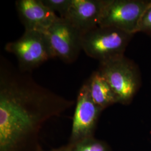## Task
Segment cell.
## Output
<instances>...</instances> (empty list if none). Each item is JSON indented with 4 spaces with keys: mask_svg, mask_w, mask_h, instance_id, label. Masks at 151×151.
<instances>
[{
    "mask_svg": "<svg viewBox=\"0 0 151 151\" xmlns=\"http://www.w3.org/2000/svg\"><path fill=\"white\" fill-rule=\"evenodd\" d=\"M73 104L1 60L0 151H40L37 139L43 125Z\"/></svg>",
    "mask_w": 151,
    "mask_h": 151,
    "instance_id": "obj_1",
    "label": "cell"
},
{
    "mask_svg": "<svg viewBox=\"0 0 151 151\" xmlns=\"http://www.w3.org/2000/svg\"><path fill=\"white\" fill-rule=\"evenodd\" d=\"M133 37L115 27L98 26L82 34V49L90 57L106 62L124 56Z\"/></svg>",
    "mask_w": 151,
    "mask_h": 151,
    "instance_id": "obj_2",
    "label": "cell"
},
{
    "mask_svg": "<svg viewBox=\"0 0 151 151\" xmlns=\"http://www.w3.org/2000/svg\"><path fill=\"white\" fill-rule=\"evenodd\" d=\"M98 70L111 87L119 103L129 104L140 88L139 70L133 60L124 55L100 63Z\"/></svg>",
    "mask_w": 151,
    "mask_h": 151,
    "instance_id": "obj_3",
    "label": "cell"
},
{
    "mask_svg": "<svg viewBox=\"0 0 151 151\" xmlns=\"http://www.w3.org/2000/svg\"><path fill=\"white\" fill-rule=\"evenodd\" d=\"M5 49L15 55L22 72L29 73L54 58L46 33L38 31L25 30L19 39L6 44Z\"/></svg>",
    "mask_w": 151,
    "mask_h": 151,
    "instance_id": "obj_4",
    "label": "cell"
},
{
    "mask_svg": "<svg viewBox=\"0 0 151 151\" xmlns=\"http://www.w3.org/2000/svg\"><path fill=\"white\" fill-rule=\"evenodd\" d=\"M151 1L109 0L99 22L100 27H115L134 35Z\"/></svg>",
    "mask_w": 151,
    "mask_h": 151,
    "instance_id": "obj_5",
    "label": "cell"
},
{
    "mask_svg": "<svg viewBox=\"0 0 151 151\" xmlns=\"http://www.w3.org/2000/svg\"><path fill=\"white\" fill-rule=\"evenodd\" d=\"M54 57L73 62L82 49V33L66 19L59 17L45 32Z\"/></svg>",
    "mask_w": 151,
    "mask_h": 151,
    "instance_id": "obj_6",
    "label": "cell"
},
{
    "mask_svg": "<svg viewBox=\"0 0 151 151\" xmlns=\"http://www.w3.org/2000/svg\"><path fill=\"white\" fill-rule=\"evenodd\" d=\"M103 110L93 101L86 81L78 93L70 144L93 137L97 120Z\"/></svg>",
    "mask_w": 151,
    "mask_h": 151,
    "instance_id": "obj_7",
    "label": "cell"
},
{
    "mask_svg": "<svg viewBox=\"0 0 151 151\" xmlns=\"http://www.w3.org/2000/svg\"><path fill=\"white\" fill-rule=\"evenodd\" d=\"M109 0H72L63 19L77 28L82 34L99 25Z\"/></svg>",
    "mask_w": 151,
    "mask_h": 151,
    "instance_id": "obj_8",
    "label": "cell"
},
{
    "mask_svg": "<svg viewBox=\"0 0 151 151\" xmlns=\"http://www.w3.org/2000/svg\"><path fill=\"white\" fill-rule=\"evenodd\" d=\"M16 7L25 30L46 32L59 17L42 0H19Z\"/></svg>",
    "mask_w": 151,
    "mask_h": 151,
    "instance_id": "obj_9",
    "label": "cell"
},
{
    "mask_svg": "<svg viewBox=\"0 0 151 151\" xmlns=\"http://www.w3.org/2000/svg\"><path fill=\"white\" fill-rule=\"evenodd\" d=\"M87 82L93 101L103 110L118 103L111 87L99 70L94 71Z\"/></svg>",
    "mask_w": 151,
    "mask_h": 151,
    "instance_id": "obj_10",
    "label": "cell"
},
{
    "mask_svg": "<svg viewBox=\"0 0 151 151\" xmlns=\"http://www.w3.org/2000/svg\"><path fill=\"white\" fill-rule=\"evenodd\" d=\"M67 147L70 151H109L105 143L93 137L69 144Z\"/></svg>",
    "mask_w": 151,
    "mask_h": 151,
    "instance_id": "obj_11",
    "label": "cell"
},
{
    "mask_svg": "<svg viewBox=\"0 0 151 151\" xmlns=\"http://www.w3.org/2000/svg\"><path fill=\"white\" fill-rule=\"evenodd\" d=\"M72 0H42L44 5L53 12H57L60 17L64 18L68 10Z\"/></svg>",
    "mask_w": 151,
    "mask_h": 151,
    "instance_id": "obj_12",
    "label": "cell"
},
{
    "mask_svg": "<svg viewBox=\"0 0 151 151\" xmlns=\"http://www.w3.org/2000/svg\"><path fill=\"white\" fill-rule=\"evenodd\" d=\"M151 35V5L145 12L140 20L138 32Z\"/></svg>",
    "mask_w": 151,
    "mask_h": 151,
    "instance_id": "obj_13",
    "label": "cell"
},
{
    "mask_svg": "<svg viewBox=\"0 0 151 151\" xmlns=\"http://www.w3.org/2000/svg\"><path fill=\"white\" fill-rule=\"evenodd\" d=\"M40 151H70L67 147H62L58 149H54V150H49V151H43L42 150H41Z\"/></svg>",
    "mask_w": 151,
    "mask_h": 151,
    "instance_id": "obj_14",
    "label": "cell"
}]
</instances>
